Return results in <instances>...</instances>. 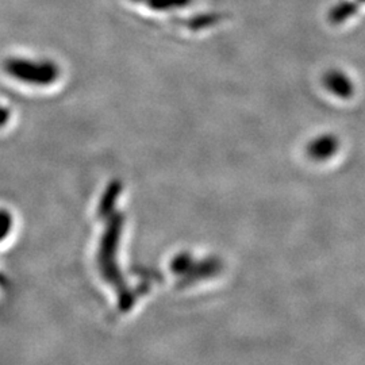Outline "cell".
I'll list each match as a JSON object with an SVG mask.
<instances>
[{
  "instance_id": "6da1fadb",
  "label": "cell",
  "mask_w": 365,
  "mask_h": 365,
  "mask_svg": "<svg viewBox=\"0 0 365 365\" xmlns=\"http://www.w3.org/2000/svg\"><path fill=\"white\" fill-rule=\"evenodd\" d=\"M4 72L14 80L31 87H48L60 76L56 63L46 58L15 56L4 61Z\"/></svg>"
},
{
  "instance_id": "3957f363",
  "label": "cell",
  "mask_w": 365,
  "mask_h": 365,
  "mask_svg": "<svg viewBox=\"0 0 365 365\" xmlns=\"http://www.w3.org/2000/svg\"><path fill=\"white\" fill-rule=\"evenodd\" d=\"M11 119V111L7 106L1 105L0 103V129L6 128L7 123L10 122Z\"/></svg>"
},
{
  "instance_id": "7a4b0ae2",
  "label": "cell",
  "mask_w": 365,
  "mask_h": 365,
  "mask_svg": "<svg viewBox=\"0 0 365 365\" xmlns=\"http://www.w3.org/2000/svg\"><path fill=\"white\" fill-rule=\"evenodd\" d=\"M10 226H11L10 215L7 212L0 211V240L7 235L9 230H10Z\"/></svg>"
}]
</instances>
